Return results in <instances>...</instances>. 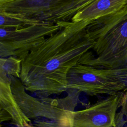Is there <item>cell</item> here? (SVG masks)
<instances>
[{
    "instance_id": "obj_1",
    "label": "cell",
    "mask_w": 127,
    "mask_h": 127,
    "mask_svg": "<svg viewBox=\"0 0 127 127\" xmlns=\"http://www.w3.org/2000/svg\"><path fill=\"white\" fill-rule=\"evenodd\" d=\"M59 22L61 28L22 60L21 82L27 91L41 97L66 91L69 71L94 45L86 30L90 21Z\"/></svg>"
},
{
    "instance_id": "obj_2",
    "label": "cell",
    "mask_w": 127,
    "mask_h": 127,
    "mask_svg": "<svg viewBox=\"0 0 127 127\" xmlns=\"http://www.w3.org/2000/svg\"><path fill=\"white\" fill-rule=\"evenodd\" d=\"M86 30L94 45L80 64L100 68L127 67V2L116 12L90 21Z\"/></svg>"
},
{
    "instance_id": "obj_3",
    "label": "cell",
    "mask_w": 127,
    "mask_h": 127,
    "mask_svg": "<svg viewBox=\"0 0 127 127\" xmlns=\"http://www.w3.org/2000/svg\"><path fill=\"white\" fill-rule=\"evenodd\" d=\"M13 96L25 115L32 122H60L67 118L78 104L80 92L68 89L67 95L61 98H36L27 93L19 78L10 76Z\"/></svg>"
},
{
    "instance_id": "obj_4",
    "label": "cell",
    "mask_w": 127,
    "mask_h": 127,
    "mask_svg": "<svg viewBox=\"0 0 127 127\" xmlns=\"http://www.w3.org/2000/svg\"><path fill=\"white\" fill-rule=\"evenodd\" d=\"M67 88L90 96H109L127 89V67L100 68L77 64L67 75Z\"/></svg>"
},
{
    "instance_id": "obj_5",
    "label": "cell",
    "mask_w": 127,
    "mask_h": 127,
    "mask_svg": "<svg viewBox=\"0 0 127 127\" xmlns=\"http://www.w3.org/2000/svg\"><path fill=\"white\" fill-rule=\"evenodd\" d=\"M124 92L98 100L86 108L72 112L60 122L36 121L34 127H118L117 111L121 107Z\"/></svg>"
},
{
    "instance_id": "obj_6",
    "label": "cell",
    "mask_w": 127,
    "mask_h": 127,
    "mask_svg": "<svg viewBox=\"0 0 127 127\" xmlns=\"http://www.w3.org/2000/svg\"><path fill=\"white\" fill-rule=\"evenodd\" d=\"M62 27L41 22L22 28L0 27V58L15 57L22 60L35 47Z\"/></svg>"
},
{
    "instance_id": "obj_7",
    "label": "cell",
    "mask_w": 127,
    "mask_h": 127,
    "mask_svg": "<svg viewBox=\"0 0 127 127\" xmlns=\"http://www.w3.org/2000/svg\"><path fill=\"white\" fill-rule=\"evenodd\" d=\"M0 123L11 121L16 127L31 124L18 105L12 92L11 78L0 74Z\"/></svg>"
},
{
    "instance_id": "obj_8",
    "label": "cell",
    "mask_w": 127,
    "mask_h": 127,
    "mask_svg": "<svg viewBox=\"0 0 127 127\" xmlns=\"http://www.w3.org/2000/svg\"><path fill=\"white\" fill-rule=\"evenodd\" d=\"M56 0H17L0 5V10L33 20H40L51 12Z\"/></svg>"
},
{
    "instance_id": "obj_9",
    "label": "cell",
    "mask_w": 127,
    "mask_h": 127,
    "mask_svg": "<svg viewBox=\"0 0 127 127\" xmlns=\"http://www.w3.org/2000/svg\"><path fill=\"white\" fill-rule=\"evenodd\" d=\"M127 2V0H95L77 12L71 21H92L116 12Z\"/></svg>"
},
{
    "instance_id": "obj_10",
    "label": "cell",
    "mask_w": 127,
    "mask_h": 127,
    "mask_svg": "<svg viewBox=\"0 0 127 127\" xmlns=\"http://www.w3.org/2000/svg\"><path fill=\"white\" fill-rule=\"evenodd\" d=\"M95 0H73L44 17L41 21L56 23L59 21H70L72 17Z\"/></svg>"
},
{
    "instance_id": "obj_11",
    "label": "cell",
    "mask_w": 127,
    "mask_h": 127,
    "mask_svg": "<svg viewBox=\"0 0 127 127\" xmlns=\"http://www.w3.org/2000/svg\"><path fill=\"white\" fill-rule=\"evenodd\" d=\"M41 22H43L26 19L0 10V27L22 28Z\"/></svg>"
},
{
    "instance_id": "obj_12",
    "label": "cell",
    "mask_w": 127,
    "mask_h": 127,
    "mask_svg": "<svg viewBox=\"0 0 127 127\" xmlns=\"http://www.w3.org/2000/svg\"><path fill=\"white\" fill-rule=\"evenodd\" d=\"M22 60L15 57L0 58V74L20 78Z\"/></svg>"
},
{
    "instance_id": "obj_13",
    "label": "cell",
    "mask_w": 127,
    "mask_h": 127,
    "mask_svg": "<svg viewBox=\"0 0 127 127\" xmlns=\"http://www.w3.org/2000/svg\"><path fill=\"white\" fill-rule=\"evenodd\" d=\"M124 91L121 106V111L117 115V125L118 122L123 116L127 117V89Z\"/></svg>"
},
{
    "instance_id": "obj_14",
    "label": "cell",
    "mask_w": 127,
    "mask_h": 127,
    "mask_svg": "<svg viewBox=\"0 0 127 127\" xmlns=\"http://www.w3.org/2000/svg\"><path fill=\"white\" fill-rule=\"evenodd\" d=\"M16 0H0V5L10 3V2L15 1Z\"/></svg>"
},
{
    "instance_id": "obj_15",
    "label": "cell",
    "mask_w": 127,
    "mask_h": 127,
    "mask_svg": "<svg viewBox=\"0 0 127 127\" xmlns=\"http://www.w3.org/2000/svg\"><path fill=\"white\" fill-rule=\"evenodd\" d=\"M23 127H34L31 124H28V125H25V126H24Z\"/></svg>"
}]
</instances>
